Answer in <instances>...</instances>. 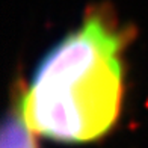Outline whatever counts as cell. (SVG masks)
Returning a JSON list of instances; mask_svg holds the SVG:
<instances>
[{"instance_id":"7a4b0ae2","label":"cell","mask_w":148,"mask_h":148,"mask_svg":"<svg viewBox=\"0 0 148 148\" xmlns=\"http://www.w3.org/2000/svg\"><path fill=\"white\" fill-rule=\"evenodd\" d=\"M33 133L24 123L18 109L6 118L2 130V148H38Z\"/></svg>"},{"instance_id":"6da1fadb","label":"cell","mask_w":148,"mask_h":148,"mask_svg":"<svg viewBox=\"0 0 148 148\" xmlns=\"http://www.w3.org/2000/svg\"><path fill=\"white\" fill-rule=\"evenodd\" d=\"M125 33L92 12L38 65L18 106L29 129L62 144L94 142L116 124L123 104Z\"/></svg>"}]
</instances>
